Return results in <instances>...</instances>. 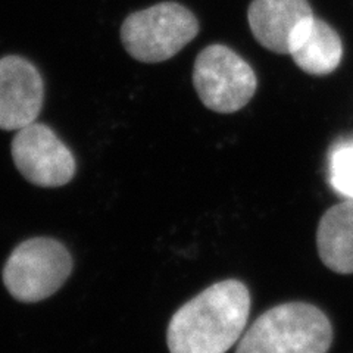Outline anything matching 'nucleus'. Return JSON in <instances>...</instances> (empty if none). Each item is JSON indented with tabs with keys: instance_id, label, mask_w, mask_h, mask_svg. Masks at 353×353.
Returning a JSON list of instances; mask_svg holds the SVG:
<instances>
[{
	"instance_id": "9",
	"label": "nucleus",
	"mask_w": 353,
	"mask_h": 353,
	"mask_svg": "<svg viewBox=\"0 0 353 353\" xmlns=\"http://www.w3.org/2000/svg\"><path fill=\"white\" fill-rule=\"evenodd\" d=\"M289 54L302 71L311 75L333 72L343 58V44L334 28L315 17L296 30Z\"/></svg>"
},
{
	"instance_id": "5",
	"label": "nucleus",
	"mask_w": 353,
	"mask_h": 353,
	"mask_svg": "<svg viewBox=\"0 0 353 353\" xmlns=\"http://www.w3.org/2000/svg\"><path fill=\"white\" fill-rule=\"evenodd\" d=\"M193 84L202 103L218 114H233L245 108L256 92L252 66L223 44H212L197 54Z\"/></svg>"
},
{
	"instance_id": "6",
	"label": "nucleus",
	"mask_w": 353,
	"mask_h": 353,
	"mask_svg": "<svg viewBox=\"0 0 353 353\" xmlns=\"http://www.w3.org/2000/svg\"><path fill=\"white\" fill-rule=\"evenodd\" d=\"M10 152L21 175L39 187L68 184L77 171L72 152L46 124L32 123L18 130Z\"/></svg>"
},
{
	"instance_id": "8",
	"label": "nucleus",
	"mask_w": 353,
	"mask_h": 353,
	"mask_svg": "<svg viewBox=\"0 0 353 353\" xmlns=\"http://www.w3.org/2000/svg\"><path fill=\"white\" fill-rule=\"evenodd\" d=\"M312 17L307 0H253L248 10L249 27L256 41L280 54H289L296 30Z\"/></svg>"
},
{
	"instance_id": "3",
	"label": "nucleus",
	"mask_w": 353,
	"mask_h": 353,
	"mask_svg": "<svg viewBox=\"0 0 353 353\" xmlns=\"http://www.w3.org/2000/svg\"><path fill=\"white\" fill-rule=\"evenodd\" d=\"M199 32V22L189 9L163 2L125 18L121 41L139 62L158 63L175 57Z\"/></svg>"
},
{
	"instance_id": "1",
	"label": "nucleus",
	"mask_w": 353,
	"mask_h": 353,
	"mask_svg": "<svg viewBox=\"0 0 353 353\" xmlns=\"http://www.w3.org/2000/svg\"><path fill=\"white\" fill-rule=\"evenodd\" d=\"M250 314V293L239 280L209 285L176 311L168 324L171 353H227L241 339Z\"/></svg>"
},
{
	"instance_id": "7",
	"label": "nucleus",
	"mask_w": 353,
	"mask_h": 353,
	"mask_svg": "<svg viewBox=\"0 0 353 353\" xmlns=\"http://www.w3.org/2000/svg\"><path fill=\"white\" fill-rule=\"evenodd\" d=\"M43 102L44 83L36 66L17 54L0 59V130L18 131L36 123Z\"/></svg>"
},
{
	"instance_id": "2",
	"label": "nucleus",
	"mask_w": 353,
	"mask_h": 353,
	"mask_svg": "<svg viewBox=\"0 0 353 353\" xmlns=\"http://www.w3.org/2000/svg\"><path fill=\"white\" fill-rule=\"evenodd\" d=\"M333 327L321 309L289 302L265 311L241 339L236 353H327Z\"/></svg>"
},
{
	"instance_id": "11",
	"label": "nucleus",
	"mask_w": 353,
	"mask_h": 353,
	"mask_svg": "<svg viewBox=\"0 0 353 353\" xmlns=\"http://www.w3.org/2000/svg\"><path fill=\"white\" fill-rule=\"evenodd\" d=\"M328 183L339 194L353 199V139L340 140L331 148Z\"/></svg>"
},
{
	"instance_id": "4",
	"label": "nucleus",
	"mask_w": 353,
	"mask_h": 353,
	"mask_svg": "<svg viewBox=\"0 0 353 353\" xmlns=\"http://www.w3.org/2000/svg\"><path fill=\"white\" fill-rule=\"evenodd\" d=\"M72 271V258L61 241L34 237L22 241L3 267V283L14 299L34 303L57 293Z\"/></svg>"
},
{
	"instance_id": "10",
	"label": "nucleus",
	"mask_w": 353,
	"mask_h": 353,
	"mask_svg": "<svg viewBox=\"0 0 353 353\" xmlns=\"http://www.w3.org/2000/svg\"><path fill=\"white\" fill-rule=\"evenodd\" d=\"M318 255L336 274H353V199L331 206L319 219Z\"/></svg>"
}]
</instances>
